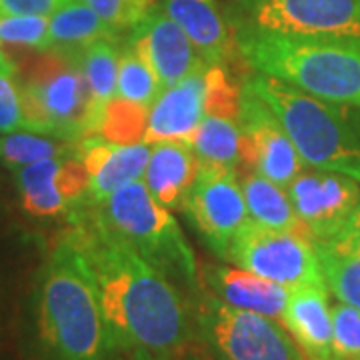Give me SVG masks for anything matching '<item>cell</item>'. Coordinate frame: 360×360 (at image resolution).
<instances>
[{
  "instance_id": "6da1fadb",
  "label": "cell",
  "mask_w": 360,
  "mask_h": 360,
  "mask_svg": "<svg viewBox=\"0 0 360 360\" xmlns=\"http://www.w3.org/2000/svg\"><path fill=\"white\" fill-rule=\"evenodd\" d=\"M89 262L112 350L142 348L172 359L188 348L194 319L176 284L116 236L86 202L66 232Z\"/></svg>"
},
{
  "instance_id": "7a4b0ae2",
  "label": "cell",
  "mask_w": 360,
  "mask_h": 360,
  "mask_svg": "<svg viewBox=\"0 0 360 360\" xmlns=\"http://www.w3.org/2000/svg\"><path fill=\"white\" fill-rule=\"evenodd\" d=\"M37 322L49 360H108L115 352L89 262L68 234L40 274Z\"/></svg>"
},
{
  "instance_id": "3957f363",
  "label": "cell",
  "mask_w": 360,
  "mask_h": 360,
  "mask_svg": "<svg viewBox=\"0 0 360 360\" xmlns=\"http://www.w3.org/2000/svg\"><path fill=\"white\" fill-rule=\"evenodd\" d=\"M248 82L278 116L304 165L360 182L359 106L324 101L262 72Z\"/></svg>"
},
{
  "instance_id": "277c9868",
  "label": "cell",
  "mask_w": 360,
  "mask_h": 360,
  "mask_svg": "<svg viewBox=\"0 0 360 360\" xmlns=\"http://www.w3.org/2000/svg\"><path fill=\"white\" fill-rule=\"evenodd\" d=\"M240 56L257 72L281 78L330 103L360 108V40L288 39L234 32Z\"/></svg>"
},
{
  "instance_id": "5b68a950",
  "label": "cell",
  "mask_w": 360,
  "mask_h": 360,
  "mask_svg": "<svg viewBox=\"0 0 360 360\" xmlns=\"http://www.w3.org/2000/svg\"><path fill=\"white\" fill-rule=\"evenodd\" d=\"M86 205L104 224L158 269L180 290H200L198 262L168 208L158 205L142 180L118 188L101 205Z\"/></svg>"
},
{
  "instance_id": "8992f818",
  "label": "cell",
  "mask_w": 360,
  "mask_h": 360,
  "mask_svg": "<svg viewBox=\"0 0 360 360\" xmlns=\"http://www.w3.org/2000/svg\"><path fill=\"white\" fill-rule=\"evenodd\" d=\"M18 80L26 130L72 142L96 136L101 112L72 54L40 51Z\"/></svg>"
},
{
  "instance_id": "52a82bcc",
  "label": "cell",
  "mask_w": 360,
  "mask_h": 360,
  "mask_svg": "<svg viewBox=\"0 0 360 360\" xmlns=\"http://www.w3.org/2000/svg\"><path fill=\"white\" fill-rule=\"evenodd\" d=\"M234 32L360 40V0H229Z\"/></svg>"
},
{
  "instance_id": "ba28073f",
  "label": "cell",
  "mask_w": 360,
  "mask_h": 360,
  "mask_svg": "<svg viewBox=\"0 0 360 360\" xmlns=\"http://www.w3.org/2000/svg\"><path fill=\"white\" fill-rule=\"evenodd\" d=\"M193 319L217 360H302L292 336L274 319L234 309L212 292L194 295Z\"/></svg>"
},
{
  "instance_id": "9c48e42d",
  "label": "cell",
  "mask_w": 360,
  "mask_h": 360,
  "mask_svg": "<svg viewBox=\"0 0 360 360\" xmlns=\"http://www.w3.org/2000/svg\"><path fill=\"white\" fill-rule=\"evenodd\" d=\"M226 260L288 290L324 284L314 243L248 219L236 232Z\"/></svg>"
},
{
  "instance_id": "30bf717a",
  "label": "cell",
  "mask_w": 360,
  "mask_h": 360,
  "mask_svg": "<svg viewBox=\"0 0 360 360\" xmlns=\"http://www.w3.org/2000/svg\"><path fill=\"white\" fill-rule=\"evenodd\" d=\"M180 210L193 222L205 245L219 258L229 257V248L248 217L238 172L232 168L200 162L198 174L186 193Z\"/></svg>"
},
{
  "instance_id": "8fae6325",
  "label": "cell",
  "mask_w": 360,
  "mask_h": 360,
  "mask_svg": "<svg viewBox=\"0 0 360 360\" xmlns=\"http://www.w3.org/2000/svg\"><path fill=\"white\" fill-rule=\"evenodd\" d=\"M243 129V153L240 170H257L278 186L286 188L304 168L283 122L269 104L250 86L248 78L240 86V116Z\"/></svg>"
},
{
  "instance_id": "7c38bea8",
  "label": "cell",
  "mask_w": 360,
  "mask_h": 360,
  "mask_svg": "<svg viewBox=\"0 0 360 360\" xmlns=\"http://www.w3.org/2000/svg\"><path fill=\"white\" fill-rule=\"evenodd\" d=\"M286 194L314 243L333 240L360 202L359 180L309 165L286 186Z\"/></svg>"
},
{
  "instance_id": "4fadbf2b",
  "label": "cell",
  "mask_w": 360,
  "mask_h": 360,
  "mask_svg": "<svg viewBox=\"0 0 360 360\" xmlns=\"http://www.w3.org/2000/svg\"><path fill=\"white\" fill-rule=\"evenodd\" d=\"M14 182L26 212L40 219L72 214L89 194V172L78 153L14 168Z\"/></svg>"
},
{
  "instance_id": "5bb4252c",
  "label": "cell",
  "mask_w": 360,
  "mask_h": 360,
  "mask_svg": "<svg viewBox=\"0 0 360 360\" xmlns=\"http://www.w3.org/2000/svg\"><path fill=\"white\" fill-rule=\"evenodd\" d=\"M129 42L150 66L162 89L206 66L182 28L156 4L130 30Z\"/></svg>"
},
{
  "instance_id": "9a60e30c",
  "label": "cell",
  "mask_w": 360,
  "mask_h": 360,
  "mask_svg": "<svg viewBox=\"0 0 360 360\" xmlns=\"http://www.w3.org/2000/svg\"><path fill=\"white\" fill-rule=\"evenodd\" d=\"M78 156L89 172L86 202L101 205L118 188L144 176L150 144H116L101 136H89L78 142Z\"/></svg>"
},
{
  "instance_id": "2e32d148",
  "label": "cell",
  "mask_w": 360,
  "mask_h": 360,
  "mask_svg": "<svg viewBox=\"0 0 360 360\" xmlns=\"http://www.w3.org/2000/svg\"><path fill=\"white\" fill-rule=\"evenodd\" d=\"M160 8L182 28L206 65L226 66L243 58L217 0H160Z\"/></svg>"
},
{
  "instance_id": "e0dca14e",
  "label": "cell",
  "mask_w": 360,
  "mask_h": 360,
  "mask_svg": "<svg viewBox=\"0 0 360 360\" xmlns=\"http://www.w3.org/2000/svg\"><path fill=\"white\" fill-rule=\"evenodd\" d=\"M206 66L160 90L148 110V127L144 136L146 144L186 141L193 134L206 115Z\"/></svg>"
},
{
  "instance_id": "ac0fdd59",
  "label": "cell",
  "mask_w": 360,
  "mask_h": 360,
  "mask_svg": "<svg viewBox=\"0 0 360 360\" xmlns=\"http://www.w3.org/2000/svg\"><path fill=\"white\" fill-rule=\"evenodd\" d=\"M283 324L309 360L333 356V316L326 284H310L290 290Z\"/></svg>"
},
{
  "instance_id": "d6986e66",
  "label": "cell",
  "mask_w": 360,
  "mask_h": 360,
  "mask_svg": "<svg viewBox=\"0 0 360 360\" xmlns=\"http://www.w3.org/2000/svg\"><path fill=\"white\" fill-rule=\"evenodd\" d=\"M206 284L212 295L231 304L234 309L257 312L269 319H283V312L288 304L290 290L283 286L252 274L245 269H231L214 264L206 269Z\"/></svg>"
},
{
  "instance_id": "ffe728a7",
  "label": "cell",
  "mask_w": 360,
  "mask_h": 360,
  "mask_svg": "<svg viewBox=\"0 0 360 360\" xmlns=\"http://www.w3.org/2000/svg\"><path fill=\"white\" fill-rule=\"evenodd\" d=\"M200 160L186 141L150 144V156L142 182L158 205L180 208L198 174Z\"/></svg>"
},
{
  "instance_id": "44dd1931",
  "label": "cell",
  "mask_w": 360,
  "mask_h": 360,
  "mask_svg": "<svg viewBox=\"0 0 360 360\" xmlns=\"http://www.w3.org/2000/svg\"><path fill=\"white\" fill-rule=\"evenodd\" d=\"M238 182H240V191L245 196L246 210L250 219L269 229L290 232L314 243L309 229L298 219L295 206L286 194V188L262 176L257 170H243Z\"/></svg>"
},
{
  "instance_id": "7402d4cb",
  "label": "cell",
  "mask_w": 360,
  "mask_h": 360,
  "mask_svg": "<svg viewBox=\"0 0 360 360\" xmlns=\"http://www.w3.org/2000/svg\"><path fill=\"white\" fill-rule=\"evenodd\" d=\"M54 51L77 54L84 46L103 39H118L120 32L106 25L98 14L80 0H66L49 16Z\"/></svg>"
},
{
  "instance_id": "603a6c76",
  "label": "cell",
  "mask_w": 360,
  "mask_h": 360,
  "mask_svg": "<svg viewBox=\"0 0 360 360\" xmlns=\"http://www.w3.org/2000/svg\"><path fill=\"white\" fill-rule=\"evenodd\" d=\"M186 142L191 144L200 162L232 168L238 172L243 153V129L238 120L205 115Z\"/></svg>"
},
{
  "instance_id": "cb8c5ba5",
  "label": "cell",
  "mask_w": 360,
  "mask_h": 360,
  "mask_svg": "<svg viewBox=\"0 0 360 360\" xmlns=\"http://www.w3.org/2000/svg\"><path fill=\"white\" fill-rule=\"evenodd\" d=\"M120 46L122 44L118 42V39H103L72 54L89 82L90 94L101 115H103L104 106L110 103L116 94Z\"/></svg>"
},
{
  "instance_id": "d4e9b609",
  "label": "cell",
  "mask_w": 360,
  "mask_h": 360,
  "mask_svg": "<svg viewBox=\"0 0 360 360\" xmlns=\"http://www.w3.org/2000/svg\"><path fill=\"white\" fill-rule=\"evenodd\" d=\"M75 153H78V142L26 129L6 132L0 136V160L6 167L13 168L26 167L54 156L75 155Z\"/></svg>"
},
{
  "instance_id": "484cf974",
  "label": "cell",
  "mask_w": 360,
  "mask_h": 360,
  "mask_svg": "<svg viewBox=\"0 0 360 360\" xmlns=\"http://www.w3.org/2000/svg\"><path fill=\"white\" fill-rule=\"evenodd\" d=\"M160 90H162V86L153 75L150 66L146 65V60L127 40L120 46L118 77H116V98L150 108L156 101V96L160 94Z\"/></svg>"
},
{
  "instance_id": "4316f807",
  "label": "cell",
  "mask_w": 360,
  "mask_h": 360,
  "mask_svg": "<svg viewBox=\"0 0 360 360\" xmlns=\"http://www.w3.org/2000/svg\"><path fill=\"white\" fill-rule=\"evenodd\" d=\"M324 284L333 295L360 310V257L340 252L326 243H314Z\"/></svg>"
},
{
  "instance_id": "83f0119b",
  "label": "cell",
  "mask_w": 360,
  "mask_h": 360,
  "mask_svg": "<svg viewBox=\"0 0 360 360\" xmlns=\"http://www.w3.org/2000/svg\"><path fill=\"white\" fill-rule=\"evenodd\" d=\"M148 110L139 104L127 103L120 98H112L104 106L98 132L104 141L116 142V144H139L144 142L146 127H148Z\"/></svg>"
},
{
  "instance_id": "f1b7e54d",
  "label": "cell",
  "mask_w": 360,
  "mask_h": 360,
  "mask_svg": "<svg viewBox=\"0 0 360 360\" xmlns=\"http://www.w3.org/2000/svg\"><path fill=\"white\" fill-rule=\"evenodd\" d=\"M0 42L30 49V51H51V22L49 16H13L0 14Z\"/></svg>"
},
{
  "instance_id": "f546056e",
  "label": "cell",
  "mask_w": 360,
  "mask_h": 360,
  "mask_svg": "<svg viewBox=\"0 0 360 360\" xmlns=\"http://www.w3.org/2000/svg\"><path fill=\"white\" fill-rule=\"evenodd\" d=\"M206 115L226 116L238 120L240 116V86L229 77L226 66H206Z\"/></svg>"
},
{
  "instance_id": "4dcf8cb0",
  "label": "cell",
  "mask_w": 360,
  "mask_h": 360,
  "mask_svg": "<svg viewBox=\"0 0 360 360\" xmlns=\"http://www.w3.org/2000/svg\"><path fill=\"white\" fill-rule=\"evenodd\" d=\"M333 316V356L330 360H360V310L338 300Z\"/></svg>"
},
{
  "instance_id": "1f68e13d",
  "label": "cell",
  "mask_w": 360,
  "mask_h": 360,
  "mask_svg": "<svg viewBox=\"0 0 360 360\" xmlns=\"http://www.w3.org/2000/svg\"><path fill=\"white\" fill-rule=\"evenodd\" d=\"M25 129L22 98H20V80L18 66L6 54L0 63V132H14Z\"/></svg>"
},
{
  "instance_id": "d6a6232c",
  "label": "cell",
  "mask_w": 360,
  "mask_h": 360,
  "mask_svg": "<svg viewBox=\"0 0 360 360\" xmlns=\"http://www.w3.org/2000/svg\"><path fill=\"white\" fill-rule=\"evenodd\" d=\"M118 32L132 30L153 11L155 0H80Z\"/></svg>"
},
{
  "instance_id": "836d02e7",
  "label": "cell",
  "mask_w": 360,
  "mask_h": 360,
  "mask_svg": "<svg viewBox=\"0 0 360 360\" xmlns=\"http://www.w3.org/2000/svg\"><path fill=\"white\" fill-rule=\"evenodd\" d=\"M66 0H0V14L13 16H51Z\"/></svg>"
},
{
  "instance_id": "e575fe53",
  "label": "cell",
  "mask_w": 360,
  "mask_h": 360,
  "mask_svg": "<svg viewBox=\"0 0 360 360\" xmlns=\"http://www.w3.org/2000/svg\"><path fill=\"white\" fill-rule=\"evenodd\" d=\"M340 252H348V255H356L360 257V202L356 210L352 212V217L347 222V226L336 234L333 240L326 243Z\"/></svg>"
},
{
  "instance_id": "d590c367",
  "label": "cell",
  "mask_w": 360,
  "mask_h": 360,
  "mask_svg": "<svg viewBox=\"0 0 360 360\" xmlns=\"http://www.w3.org/2000/svg\"><path fill=\"white\" fill-rule=\"evenodd\" d=\"M120 360H172L165 359V356H158L155 352H148V350H142V348H134V350H127L122 352V359Z\"/></svg>"
},
{
  "instance_id": "8d00e7d4",
  "label": "cell",
  "mask_w": 360,
  "mask_h": 360,
  "mask_svg": "<svg viewBox=\"0 0 360 360\" xmlns=\"http://www.w3.org/2000/svg\"><path fill=\"white\" fill-rule=\"evenodd\" d=\"M6 58V52H4V49H2V42H0V63Z\"/></svg>"
}]
</instances>
